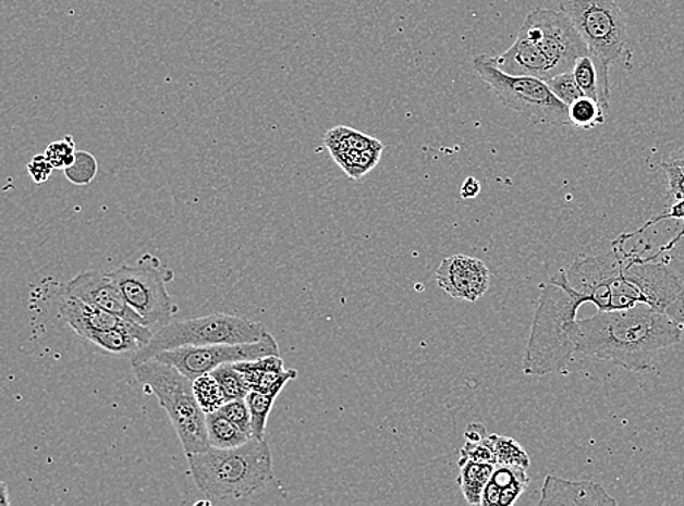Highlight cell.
<instances>
[{"label":"cell","mask_w":684,"mask_h":506,"mask_svg":"<svg viewBox=\"0 0 684 506\" xmlns=\"http://www.w3.org/2000/svg\"><path fill=\"white\" fill-rule=\"evenodd\" d=\"M548 83L549 88L552 89L554 96L559 98L562 102H565L567 107L572 104L575 100H578L579 97H583L584 94L581 91L578 84H576L575 76L572 74V71L563 72L561 75L553 76L546 81Z\"/></svg>","instance_id":"f546056e"},{"label":"cell","mask_w":684,"mask_h":506,"mask_svg":"<svg viewBox=\"0 0 684 506\" xmlns=\"http://www.w3.org/2000/svg\"><path fill=\"white\" fill-rule=\"evenodd\" d=\"M459 469L457 482L464 499L468 505H481V496H484L486 484L493 473L494 465L460 458Z\"/></svg>","instance_id":"ffe728a7"},{"label":"cell","mask_w":684,"mask_h":506,"mask_svg":"<svg viewBox=\"0 0 684 506\" xmlns=\"http://www.w3.org/2000/svg\"><path fill=\"white\" fill-rule=\"evenodd\" d=\"M670 218H673V220L684 221V197L675 201V203L671 206V208L667 210V212L658 214V217L654 218L652 221H649L648 224L644 226V229L635 231V233H632L631 235L640 234L643 233V231L647 230L649 225L657 224V222L660 221L670 220Z\"/></svg>","instance_id":"e575fe53"},{"label":"cell","mask_w":684,"mask_h":506,"mask_svg":"<svg viewBox=\"0 0 684 506\" xmlns=\"http://www.w3.org/2000/svg\"><path fill=\"white\" fill-rule=\"evenodd\" d=\"M476 74L492 87L499 100L523 114L528 122L549 126H570V107L559 100L543 79L511 76L497 67L490 55L473 60Z\"/></svg>","instance_id":"52a82bcc"},{"label":"cell","mask_w":684,"mask_h":506,"mask_svg":"<svg viewBox=\"0 0 684 506\" xmlns=\"http://www.w3.org/2000/svg\"><path fill=\"white\" fill-rule=\"evenodd\" d=\"M460 458H467V460L479 462H490V465L497 466L492 435H488L481 441H475V443H473V441H466L462 452H460Z\"/></svg>","instance_id":"1f68e13d"},{"label":"cell","mask_w":684,"mask_h":506,"mask_svg":"<svg viewBox=\"0 0 684 506\" xmlns=\"http://www.w3.org/2000/svg\"><path fill=\"white\" fill-rule=\"evenodd\" d=\"M683 329L664 312L638 304L576 320L572 333L576 354L608 360L627 371L644 372L651 370L658 351L682 341Z\"/></svg>","instance_id":"7a4b0ae2"},{"label":"cell","mask_w":684,"mask_h":506,"mask_svg":"<svg viewBox=\"0 0 684 506\" xmlns=\"http://www.w3.org/2000/svg\"><path fill=\"white\" fill-rule=\"evenodd\" d=\"M492 441L497 466H517L528 470L530 457L522 444L510 436L501 435H492Z\"/></svg>","instance_id":"484cf974"},{"label":"cell","mask_w":684,"mask_h":506,"mask_svg":"<svg viewBox=\"0 0 684 506\" xmlns=\"http://www.w3.org/2000/svg\"><path fill=\"white\" fill-rule=\"evenodd\" d=\"M196 486L210 501H239L253 496L273 479L268 441L249 439L236 448L210 447L186 454Z\"/></svg>","instance_id":"277c9868"},{"label":"cell","mask_w":684,"mask_h":506,"mask_svg":"<svg viewBox=\"0 0 684 506\" xmlns=\"http://www.w3.org/2000/svg\"><path fill=\"white\" fill-rule=\"evenodd\" d=\"M670 162H673V164H679L684 166V147L680 148L677 152L673 153V156H671Z\"/></svg>","instance_id":"74e56055"},{"label":"cell","mask_w":684,"mask_h":506,"mask_svg":"<svg viewBox=\"0 0 684 506\" xmlns=\"http://www.w3.org/2000/svg\"><path fill=\"white\" fill-rule=\"evenodd\" d=\"M480 188V183L475 177H468L463 183L462 192L460 193H462L463 199H475L476 196H479Z\"/></svg>","instance_id":"d590c367"},{"label":"cell","mask_w":684,"mask_h":506,"mask_svg":"<svg viewBox=\"0 0 684 506\" xmlns=\"http://www.w3.org/2000/svg\"><path fill=\"white\" fill-rule=\"evenodd\" d=\"M656 257L626 251L621 237L603 255L579 257L566 270L567 282L600 311L647 304L684 328V283Z\"/></svg>","instance_id":"6da1fadb"},{"label":"cell","mask_w":684,"mask_h":506,"mask_svg":"<svg viewBox=\"0 0 684 506\" xmlns=\"http://www.w3.org/2000/svg\"><path fill=\"white\" fill-rule=\"evenodd\" d=\"M661 169L664 170L667 180H669V190L675 200L684 197V166L673 164V162H662Z\"/></svg>","instance_id":"d6a6232c"},{"label":"cell","mask_w":684,"mask_h":506,"mask_svg":"<svg viewBox=\"0 0 684 506\" xmlns=\"http://www.w3.org/2000/svg\"><path fill=\"white\" fill-rule=\"evenodd\" d=\"M206 429H208L210 447L215 448H236L252 439V435L236 427L231 420L223 418L218 411L206 415Z\"/></svg>","instance_id":"44dd1931"},{"label":"cell","mask_w":684,"mask_h":506,"mask_svg":"<svg viewBox=\"0 0 684 506\" xmlns=\"http://www.w3.org/2000/svg\"><path fill=\"white\" fill-rule=\"evenodd\" d=\"M97 169L96 158L91 153L77 151L75 162L64 170V174H66L69 182L77 184V186H85L96 178Z\"/></svg>","instance_id":"83f0119b"},{"label":"cell","mask_w":684,"mask_h":506,"mask_svg":"<svg viewBox=\"0 0 684 506\" xmlns=\"http://www.w3.org/2000/svg\"><path fill=\"white\" fill-rule=\"evenodd\" d=\"M589 54L604 64L616 63L627 46V20L616 0H561Z\"/></svg>","instance_id":"9c48e42d"},{"label":"cell","mask_w":684,"mask_h":506,"mask_svg":"<svg viewBox=\"0 0 684 506\" xmlns=\"http://www.w3.org/2000/svg\"><path fill=\"white\" fill-rule=\"evenodd\" d=\"M464 436H466V441H473V443H475V441L485 440L486 436H488V433H486L484 424L472 423L468 424Z\"/></svg>","instance_id":"8d00e7d4"},{"label":"cell","mask_w":684,"mask_h":506,"mask_svg":"<svg viewBox=\"0 0 684 506\" xmlns=\"http://www.w3.org/2000/svg\"><path fill=\"white\" fill-rule=\"evenodd\" d=\"M2 504L10 505V499H8V489H7L5 482H2Z\"/></svg>","instance_id":"f35d334b"},{"label":"cell","mask_w":684,"mask_h":506,"mask_svg":"<svg viewBox=\"0 0 684 506\" xmlns=\"http://www.w3.org/2000/svg\"><path fill=\"white\" fill-rule=\"evenodd\" d=\"M210 374L218 380L223 394H225L227 402L247 397L249 393L247 381H245L244 375L236 370L234 363H225V366L218 367L217 370H213Z\"/></svg>","instance_id":"4316f807"},{"label":"cell","mask_w":684,"mask_h":506,"mask_svg":"<svg viewBox=\"0 0 684 506\" xmlns=\"http://www.w3.org/2000/svg\"><path fill=\"white\" fill-rule=\"evenodd\" d=\"M382 151H384V145L381 144L364 151L345 149V151L331 153V157L352 180H361L369 171L376 169L381 160Z\"/></svg>","instance_id":"7402d4cb"},{"label":"cell","mask_w":684,"mask_h":506,"mask_svg":"<svg viewBox=\"0 0 684 506\" xmlns=\"http://www.w3.org/2000/svg\"><path fill=\"white\" fill-rule=\"evenodd\" d=\"M58 312L60 320L82 338L98 330L137 329L144 325L62 293L58 294Z\"/></svg>","instance_id":"5bb4252c"},{"label":"cell","mask_w":684,"mask_h":506,"mask_svg":"<svg viewBox=\"0 0 684 506\" xmlns=\"http://www.w3.org/2000/svg\"><path fill=\"white\" fill-rule=\"evenodd\" d=\"M28 174L32 175L33 182L37 184L46 183L51 177L54 166L47 160L45 153L36 156L27 165Z\"/></svg>","instance_id":"836d02e7"},{"label":"cell","mask_w":684,"mask_h":506,"mask_svg":"<svg viewBox=\"0 0 684 506\" xmlns=\"http://www.w3.org/2000/svg\"><path fill=\"white\" fill-rule=\"evenodd\" d=\"M249 415H252V436L253 439L266 441V428L270 411H272L277 397L260 392H249L247 397Z\"/></svg>","instance_id":"603a6c76"},{"label":"cell","mask_w":684,"mask_h":506,"mask_svg":"<svg viewBox=\"0 0 684 506\" xmlns=\"http://www.w3.org/2000/svg\"><path fill=\"white\" fill-rule=\"evenodd\" d=\"M609 67L588 53L581 55L572 69V74L584 96L597 101L606 111H609L610 107Z\"/></svg>","instance_id":"ac0fdd59"},{"label":"cell","mask_w":684,"mask_h":506,"mask_svg":"<svg viewBox=\"0 0 684 506\" xmlns=\"http://www.w3.org/2000/svg\"><path fill=\"white\" fill-rule=\"evenodd\" d=\"M530 483L527 469L517 466H494L492 476L486 484L481 505L510 506L517 502Z\"/></svg>","instance_id":"e0dca14e"},{"label":"cell","mask_w":684,"mask_h":506,"mask_svg":"<svg viewBox=\"0 0 684 506\" xmlns=\"http://www.w3.org/2000/svg\"><path fill=\"white\" fill-rule=\"evenodd\" d=\"M111 274L146 328L158 332L163 325L173 323L179 308L168 294L167 285L174 281V272L161 259L145 252L135 264L120 266L111 270Z\"/></svg>","instance_id":"ba28073f"},{"label":"cell","mask_w":684,"mask_h":506,"mask_svg":"<svg viewBox=\"0 0 684 506\" xmlns=\"http://www.w3.org/2000/svg\"><path fill=\"white\" fill-rule=\"evenodd\" d=\"M76 145L72 136H66L62 140L51 141L46 148L45 156L54 170H66L76 160Z\"/></svg>","instance_id":"f1b7e54d"},{"label":"cell","mask_w":684,"mask_h":506,"mask_svg":"<svg viewBox=\"0 0 684 506\" xmlns=\"http://www.w3.org/2000/svg\"><path fill=\"white\" fill-rule=\"evenodd\" d=\"M540 505L613 506L618 505V502L601 484L589 482V480L571 482V480L549 474L541 488Z\"/></svg>","instance_id":"9a60e30c"},{"label":"cell","mask_w":684,"mask_h":506,"mask_svg":"<svg viewBox=\"0 0 684 506\" xmlns=\"http://www.w3.org/2000/svg\"><path fill=\"white\" fill-rule=\"evenodd\" d=\"M585 303L583 295L567 282L566 270H559L545 283L524 355L527 375L543 377L567 366L576 351L572 333L578 320L576 312Z\"/></svg>","instance_id":"3957f363"},{"label":"cell","mask_w":684,"mask_h":506,"mask_svg":"<svg viewBox=\"0 0 684 506\" xmlns=\"http://www.w3.org/2000/svg\"><path fill=\"white\" fill-rule=\"evenodd\" d=\"M518 36L535 42L543 51L550 64L552 78L572 71L576 60L589 53L587 42L576 32L570 16L562 11L537 8L524 21Z\"/></svg>","instance_id":"30bf717a"},{"label":"cell","mask_w":684,"mask_h":506,"mask_svg":"<svg viewBox=\"0 0 684 506\" xmlns=\"http://www.w3.org/2000/svg\"><path fill=\"white\" fill-rule=\"evenodd\" d=\"M269 333L264 324L245 317L210 314L199 319L173 321L155 332L152 341L132 356L131 362L152 359L163 350L183 346L236 345L259 342Z\"/></svg>","instance_id":"8992f818"},{"label":"cell","mask_w":684,"mask_h":506,"mask_svg":"<svg viewBox=\"0 0 684 506\" xmlns=\"http://www.w3.org/2000/svg\"><path fill=\"white\" fill-rule=\"evenodd\" d=\"M436 279L438 286L451 298L476 303L488 293L490 270L476 257L455 255L442 260Z\"/></svg>","instance_id":"4fadbf2b"},{"label":"cell","mask_w":684,"mask_h":506,"mask_svg":"<svg viewBox=\"0 0 684 506\" xmlns=\"http://www.w3.org/2000/svg\"><path fill=\"white\" fill-rule=\"evenodd\" d=\"M59 293L71 295L123 319L144 324L141 317L129 306L122 287L111 272H100V270L82 272L60 286Z\"/></svg>","instance_id":"7c38bea8"},{"label":"cell","mask_w":684,"mask_h":506,"mask_svg":"<svg viewBox=\"0 0 684 506\" xmlns=\"http://www.w3.org/2000/svg\"><path fill=\"white\" fill-rule=\"evenodd\" d=\"M498 69L511 76H533L548 81L552 78L550 64L543 51L522 36L501 55L492 58Z\"/></svg>","instance_id":"2e32d148"},{"label":"cell","mask_w":684,"mask_h":506,"mask_svg":"<svg viewBox=\"0 0 684 506\" xmlns=\"http://www.w3.org/2000/svg\"><path fill=\"white\" fill-rule=\"evenodd\" d=\"M266 355H279L277 338L268 333L261 341L236 345L183 346L163 350L154 358L173 366L191 380L210 374L225 363L259 359Z\"/></svg>","instance_id":"8fae6325"},{"label":"cell","mask_w":684,"mask_h":506,"mask_svg":"<svg viewBox=\"0 0 684 506\" xmlns=\"http://www.w3.org/2000/svg\"><path fill=\"white\" fill-rule=\"evenodd\" d=\"M193 390H195L197 403L206 415L218 411L227 403L225 394L212 374L200 375L193 380Z\"/></svg>","instance_id":"d4e9b609"},{"label":"cell","mask_w":684,"mask_h":506,"mask_svg":"<svg viewBox=\"0 0 684 506\" xmlns=\"http://www.w3.org/2000/svg\"><path fill=\"white\" fill-rule=\"evenodd\" d=\"M571 126L591 131L606 122V110L597 101L588 97H579L570 106Z\"/></svg>","instance_id":"cb8c5ba5"},{"label":"cell","mask_w":684,"mask_h":506,"mask_svg":"<svg viewBox=\"0 0 684 506\" xmlns=\"http://www.w3.org/2000/svg\"><path fill=\"white\" fill-rule=\"evenodd\" d=\"M234 366L247 381L249 392L254 390V392L269 394V396L277 398L286 387V384L298 377V372L295 370H261L254 363V360H243V362H236Z\"/></svg>","instance_id":"d6986e66"},{"label":"cell","mask_w":684,"mask_h":506,"mask_svg":"<svg viewBox=\"0 0 684 506\" xmlns=\"http://www.w3.org/2000/svg\"><path fill=\"white\" fill-rule=\"evenodd\" d=\"M218 414L231 420L232 423L243 429L248 435H252V415H249L247 400H245V398H236V400L227 402L225 405L218 410Z\"/></svg>","instance_id":"4dcf8cb0"},{"label":"cell","mask_w":684,"mask_h":506,"mask_svg":"<svg viewBox=\"0 0 684 506\" xmlns=\"http://www.w3.org/2000/svg\"><path fill=\"white\" fill-rule=\"evenodd\" d=\"M132 367L146 393L154 394L170 416L184 453H201L210 448L206 414L196 400L193 380L155 358Z\"/></svg>","instance_id":"5b68a950"}]
</instances>
